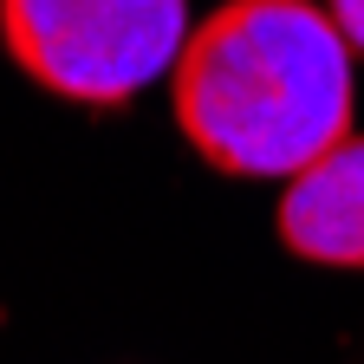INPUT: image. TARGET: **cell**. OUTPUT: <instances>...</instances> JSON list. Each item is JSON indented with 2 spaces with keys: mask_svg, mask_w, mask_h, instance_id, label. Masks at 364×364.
<instances>
[{
  "mask_svg": "<svg viewBox=\"0 0 364 364\" xmlns=\"http://www.w3.org/2000/svg\"><path fill=\"white\" fill-rule=\"evenodd\" d=\"M326 14H332L338 33L351 39V53H364V0H326Z\"/></svg>",
  "mask_w": 364,
  "mask_h": 364,
  "instance_id": "4",
  "label": "cell"
},
{
  "mask_svg": "<svg viewBox=\"0 0 364 364\" xmlns=\"http://www.w3.org/2000/svg\"><path fill=\"white\" fill-rule=\"evenodd\" d=\"M0 46L39 91L111 111L176 72L189 0H0Z\"/></svg>",
  "mask_w": 364,
  "mask_h": 364,
  "instance_id": "2",
  "label": "cell"
},
{
  "mask_svg": "<svg viewBox=\"0 0 364 364\" xmlns=\"http://www.w3.org/2000/svg\"><path fill=\"white\" fill-rule=\"evenodd\" d=\"M273 235L306 267H345V273L364 267V130L338 136L280 189Z\"/></svg>",
  "mask_w": 364,
  "mask_h": 364,
  "instance_id": "3",
  "label": "cell"
},
{
  "mask_svg": "<svg viewBox=\"0 0 364 364\" xmlns=\"http://www.w3.org/2000/svg\"><path fill=\"white\" fill-rule=\"evenodd\" d=\"M169 105L215 176L293 182L351 136V39L326 0H221L189 26Z\"/></svg>",
  "mask_w": 364,
  "mask_h": 364,
  "instance_id": "1",
  "label": "cell"
}]
</instances>
